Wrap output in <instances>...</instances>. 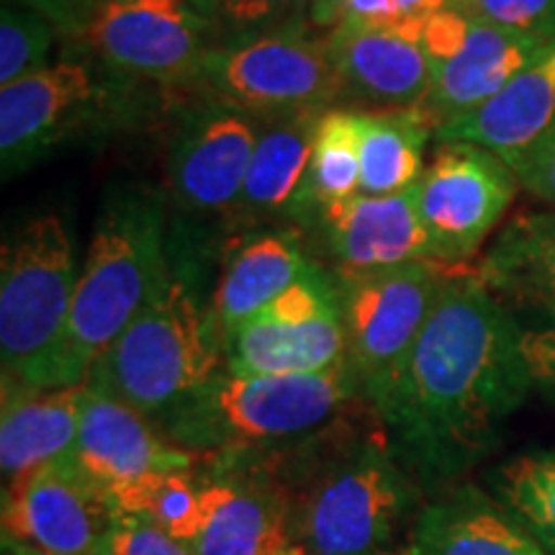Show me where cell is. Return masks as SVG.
<instances>
[{"instance_id": "6da1fadb", "label": "cell", "mask_w": 555, "mask_h": 555, "mask_svg": "<svg viewBox=\"0 0 555 555\" xmlns=\"http://www.w3.org/2000/svg\"><path fill=\"white\" fill-rule=\"evenodd\" d=\"M522 337L476 273L448 275L409 356L363 391L409 474L453 483L499 446L535 388Z\"/></svg>"}, {"instance_id": "7a4b0ae2", "label": "cell", "mask_w": 555, "mask_h": 555, "mask_svg": "<svg viewBox=\"0 0 555 555\" xmlns=\"http://www.w3.org/2000/svg\"><path fill=\"white\" fill-rule=\"evenodd\" d=\"M275 478V476H273ZM296 555H391L420 515V483L386 435L360 437L275 478Z\"/></svg>"}, {"instance_id": "3957f363", "label": "cell", "mask_w": 555, "mask_h": 555, "mask_svg": "<svg viewBox=\"0 0 555 555\" xmlns=\"http://www.w3.org/2000/svg\"><path fill=\"white\" fill-rule=\"evenodd\" d=\"M170 273L163 204L142 191L111 196L80 268L54 388L86 384L95 360L150 307Z\"/></svg>"}, {"instance_id": "277c9868", "label": "cell", "mask_w": 555, "mask_h": 555, "mask_svg": "<svg viewBox=\"0 0 555 555\" xmlns=\"http://www.w3.org/2000/svg\"><path fill=\"white\" fill-rule=\"evenodd\" d=\"M358 388L350 365L314 376H237L221 367L157 427L193 455L237 461L314 435Z\"/></svg>"}, {"instance_id": "5b68a950", "label": "cell", "mask_w": 555, "mask_h": 555, "mask_svg": "<svg viewBox=\"0 0 555 555\" xmlns=\"http://www.w3.org/2000/svg\"><path fill=\"white\" fill-rule=\"evenodd\" d=\"M224 367L211 311L176 273L88 371L86 388L121 401L152 422L168 416Z\"/></svg>"}, {"instance_id": "8992f818", "label": "cell", "mask_w": 555, "mask_h": 555, "mask_svg": "<svg viewBox=\"0 0 555 555\" xmlns=\"http://www.w3.org/2000/svg\"><path fill=\"white\" fill-rule=\"evenodd\" d=\"M78 258L60 214L29 217L0 249V360L3 380L54 388L65 345Z\"/></svg>"}, {"instance_id": "52a82bcc", "label": "cell", "mask_w": 555, "mask_h": 555, "mask_svg": "<svg viewBox=\"0 0 555 555\" xmlns=\"http://www.w3.org/2000/svg\"><path fill=\"white\" fill-rule=\"evenodd\" d=\"M448 275V266L429 260L339 275L347 365L360 393L386 378L409 356Z\"/></svg>"}, {"instance_id": "ba28073f", "label": "cell", "mask_w": 555, "mask_h": 555, "mask_svg": "<svg viewBox=\"0 0 555 555\" xmlns=\"http://www.w3.org/2000/svg\"><path fill=\"white\" fill-rule=\"evenodd\" d=\"M201 78L219 101L247 114H294L324 108L343 93L324 41L291 29L208 50Z\"/></svg>"}, {"instance_id": "9c48e42d", "label": "cell", "mask_w": 555, "mask_h": 555, "mask_svg": "<svg viewBox=\"0 0 555 555\" xmlns=\"http://www.w3.org/2000/svg\"><path fill=\"white\" fill-rule=\"evenodd\" d=\"M116 506L73 455L11 478L3 494V545L34 555H111Z\"/></svg>"}, {"instance_id": "30bf717a", "label": "cell", "mask_w": 555, "mask_h": 555, "mask_svg": "<svg viewBox=\"0 0 555 555\" xmlns=\"http://www.w3.org/2000/svg\"><path fill=\"white\" fill-rule=\"evenodd\" d=\"M509 165L474 144H440L414 185L435 262L463 266L474 258L515 198Z\"/></svg>"}, {"instance_id": "8fae6325", "label": "cell", "mask_w": 555, "mask_h": 555, "mask_svg": "<svg viewBox=\"0 0 555 555\" xmlns=\"http://www.w3.org/2000/svg\"><path fill=\"white\" fill-rule=\"evenodd\" d=\"M214 21L191 0H101L88 18V44L116 73L178 82L201 73Z\"/></svg>"}, {"instance_id": "7c38bea8", "label": "cell", "mask_w": 555, "mask_h": 555, "mask_svg": "<svg viewBox=\"0 0 555 555\" xmlns=\"http://www.w3.org/2000/svg\"><path fill=\"white\" fill-rule=\"evenodd\" d=\"M103 90L82 62L62 60L0 88V163L11 178L95 119Z\"/></svg>"}, {"instance_id": "4fadbf2b", "label": "cell", "mask_w": 555, "mask_h": 555, "mask_svg": "<svg viewBox=\"0 0 555 555\" xmlns=\"http://www.w3.org/2000/svg\"><path fill=\"white\" fill-rule=\"evenodd\" d=\"M196 457L168 440L144 414L80 386V429L73 461L108 496L147 476L196 470Z\"/></svg>"}, {"instance_id": "5bb4252c", "label": "cell", "mask_w": 555, "mask_h": 555, "mask_svg": "<svg viewBox=\"0 0 555 555\" xmlns=\"http://www.w3.org/2000/svg\"><path fill=\"white\" fill-rule=\"evenodd\" d=\"M204 478V512L193 555H296L286 494L268 470L219 463Z\"/></svg>"}, {"instance_id": "9a60e30c", "label": "cell", "mask_w": 555, "mask_h": 555, "mask_svg": "<svg viewBox=\"0 0 555 555\" xmlns=\"http://www.w3.org/2000/svg\"><path fill=\"white\" fill-rule=\"evenodd\" d=\"M258 127L219 101L193 114L170 152V189L193 211H232L245 185Z\"/></svg>"}, {"instance_id": "2e32d148", "label": "cell", "mask_w": 555, "mask_h": 555, "mask_svg": "<svg viewBox=\"0 0 555 555\" xmlns=\"http://www.w3.org/2000/svg\"><path fill=\"white\" fill-rule=\"evenodd\" d=\"M339 275L371 273L406 262H435L427 229L422 224L416 191L391 196H358L319 214Z\"/></svg>"}, {"instance_id": "e0dca14e", "label": "cell", "mask_w": 555, "mask_h": 555, "mask_svg": "<svg viewBox=\"0 0 555 555\" xmlns=\"http://www.w3.org/2000/svg\"><path fill=\"white\" fill-rule=\"evenodd\" d=\"M343 93L378 108H420L433 90V67L420 39L380 26L339 24L324 39Z\"/></svg>"}, {"instance_id": "ac0fdd59", "label": "cell", "mask_w": 555, "mask_h": 555, "mask_svg": "<svg viewBox=\"0 0 555 555\" xmlns=\"http://www.w3.org/2000/svg\"><path fill=\"white\" fill-rule=\"evenodd\" d=\"M555 124V50L530 65L481 106L440 124V144H474L517 170Z\"/></svg>"}, {"instance_id": "d6986e66", "label": "cell", "mask_w": 555, "mask_h": 555, "mask_svg": "<svg viewBox=\"0 0 555 555\" xmlns=\"http://www.w3.org/2000/svg\"><path fill=\"white\" fill-rule=\"evenodd\" d=\"M406 555H547L532 532L494 494L453 483L422 504L409 530Z\"/></svg>"}, {"instance_id": "ffe728a7", "label": "cell", "mask_w": 555, "mask_h": 555, "mask_svg": "<svg viewBox=\"0 0 555 555\" xmlns=\"http://www.w3.org/2000/svg\"><path fill=\"white\" fill-rule=\"evenodd\" d=\"M547 52H553V47L470 16V26L457 50L442 62L429 65L433 90L425 101V111L435 129L481 106Z\"/></svg>"}, {"instance_id": "44dd1931", "label": "cell", "mask_w": 555, "mask_h": 555, "mask_svg": "<svg viewBox=\"0 0 555 555\" xmlns=\"http://www.w3.org/2000/svg\"><path fill=\"white\" fill-rule=\"evenodd\" d=\"M345 365L343 309L309 322L258 314L224 343V367L237 376H314Z\"/></svg>"}, {"instance_id": "7402d4cb", "label": "cell", "mask_w": 555, "mask_h": 555, "mask_svg": "<svg viewBox=\"0 0 555 555\" xmlns=\"http://www.w3.org/2000/svg\"><path fill=\"white\" fill-rule=\"evenodd\" d=\"M314 268L294 232L268 229L240 240L221 270L211 319L221 339L268 309L283 291Z\"/></svg>"}, {"instance_id": "603a6c76", "label": "cell", "mask_w": 555, "mask_h": 555, "mask_svg": "<svg viewBox=\"0 0 555 555\" xmlns=\"http://www.w3.org/2000/svg\"><path fill=\"white\" fill-rule=\"evenodd\" d=\"M80 429V388H29L3 380L0 466L16 478L73 455Z\"/></svg>"}, {"instance_id": "cb8c5ba5", "label": "cell", "mask_w": 555, "mask_h": 555, "mask_svg": "<svg viewBox=\"0 0 555 555\" xmlns=\"http://www.w3.org/2000/svg\"><path fill=\"white\" fill-rule=\"evenodd\" d=\"M476 275L509 309H530L555 322V211L512 219L483 253Z\"/></svg>"}, {"instance_id": "d4e9b609", "label": "cell", "mask_w": 555, "mask_h": 555, "mask_svg": "<svg viewBox=\"0 0 555 555\" xmlns=\"http://www.w3.org/2000/svg\"><path fill=\"white\" fill-rule=\"evenodd\" d=\"M322 111L281 114L258 131L245 185L232 211L242 217H301L311 147Z\"/></svg>"}, {"instance_id": "484cf974", "label": "cell", "mask_w": 555, "mask_h": 555, "mask_svg": "<svg viewBox=\"0 0 555 555\" xmlns=\"http://www.w3.org/2000/svg\"><path fill=\"white\" fill-rule=\"evenodd\" d=\"M360 193L391 196L414 189L425 172V142L435 124L425 108L358 111Z\"/></svg>"}, {"instance_id": "4316f807", "label": "cell", "mask_w": 555, "mask_h": 555, "mask_svg": "<svg viewBox=\"0 0 555 555\" xmlns=\"http://www.w3.org/2000/svg\"><path fill=\"white\" fill-rule=\"evenodd\" d=\"M360 193V124L358 111L324 108L311 147L304 214L324 211ZM301 214V217H304Z\"/></svg>"}, {"instance_id": "83f0119b", "label": "cell", "mask_w": 555, "mask_h": 555, "mask_svg": "<svg viewBox=\"0 0 555 555\" xmlns=\"http://www.w3.org/2000/svg\"><path fill=\"white\" fill-rule=\"evenodd\" d=\"M491 494L555 555V450L512 457L491 474Z\"/></svg>"}, {"instance_id": "f1b7e54d", "label": "cell", "mask_w": 555, "mask_h": 555, "mask_svg": "<svg viewBox=\"0 0 555 555\" xmlns=\"http://www.w3.org/2000/svg\"><path fill=\"white\" fill-rule=\"evenodd\" d=\"M127 515L150 519L191 547L204 512V478L196 470H170L124 486L108 496Z\"/></svg>"}, {"instance_id": "f546056e", "label": "cell", "mask_w": 555, "mask_h": 555, "mask_svg": "<svg viewBox=\"0 0 555 555\" xmlns=\"http://www.w3.org/2000/svg\"><path fill=\"white\" fill-rule=\"evenodd\" d=\"M57 26L29 9L3 5L0 13V88L47 69Z\"/></svg>"}, {"instance_id": "4dcf8cb0", "label": "cell", "mask_w": 555, "mask_h": 555, "mask_svg": "<svg viewBox=\"0 0 555 555\" xmlns=\"http://www.w3.org/2000/svg\"><path fill=\"white\" fill-rule=\"evenodd\" d=\"M214 24L242 34V39L266 37L298 24L311 0H201Z\"/></svg>"}, {"instance_id": "1f68e13d", "label": "cell", "mask_w": 555, "mask_h": 555, "mask_svg": "<svg viewBox=\"0 0 555 555\" xmlns=\"http://www.w3.org/2000/svg\"><path fill=\"white\" fill-rule=\"evenodd\" d=\"M457 9L555 50V0H468Z\"/></svg>"}, {"instance_id": "d6a6232c", "label": "cell", "mask_w": 555, "mask_h": 555, "mask_svg": "<svg viewBox=\"0 0 555 555\" xmlns=\"http://www.w3.org/2000/svg\"><path fill=\"white\" fill-rule=\"evenodd\" d=\"M111 555H193V551L150 519L116 509Z\"/></svg>"}, {"instance_id": "836d02e7", "label": "cell", "mask_w": 555, "mask_h": 555, "mask_svg": "<svg viewBox=\"0 0 555 555\" xmlns=\"http://www.w3.org/2000/svg\"><path fill=\"white\" fill-rule=\"evenodd\" d=\"M522 347L535 388L555 406V322L525 327Z\"/></svg>"}, {"instance_id": "e575fe53", "label": "cell", "mask_w": 555, "mask_h": 555, "mask_svg": "<svg viewBox=\"0 0 555 555\" xmlns=\"http://www.w3.org/2000/svg\"><path fill=\"white\" fill-rule=\"evenodd\" d=\"M515 176L525 191L555 206V124L543 142L525 157Z\"/></svg>"}, {"instance_id": "d590c367", "label": "cell", "mask_w": 555, "mask_h": 555, "mask_svg": "<svg viewBox=\"0 0 555 555\" xmlns=\"http://www.w3.org/2000/svg\"><path fill=\"white\" fill-rule=\"evenodd\" d=\"M5 5L29 9L39 16L50 18L57 29H86L88 18L93 16V0H5Z\"/></svg>"}, {"instance_id": "8d00e7d4", "label": "cell", "mask_w": 555, "mask_h": 555, "mask_svg": "<svg viewBox=\"0 0 555 555\" xmlns=\"http://www.w3.org/2000/svg\"><path fill=\"white\" fill-rule=\"evenodd\" d=\"M350 0H311L309 21L317 29H337L343 24Z\"/></svg>"}, {"instance_id": "74e56055", "label": "cell", "mask_w": 555, "mask_h": 555, "mask_svg": "<svg viewBox=\"0 0 555 555\" xmlns=\"http://www.w3.org/2000/svg\"><path fill=\"white\" fill-rule=\"evenodd\" d=\"M3 553H5V555H34V553L18 551V547H11V545H3Z\"/></svg>"}, {"instance_id": "f35d334b", "label": "cell", "mask_w": 555, "mask_h": 555, "mask_svg": "<svg viewBox=\"0 0 555 555\" xmlns=\"http://www.w3.org/2000/svg\"><path fill=\"white\" fill-rule=\"evenodd\" d=\"M450 3H453V5H463V3H468V0H450Z\"/></svg>"}, {"instance_id": "ab89813d", "label": "cell", "mask_w": 555, "mask_h": 555, "mask_svg": "<svg viewBox=\"0 0 555 555\" xmlns=\"http://www.w3.org/2000/svg\"><path fill=\"white\" fill-rule=\"evenodd\" d=\"M391 555H406V553H404V551H401V553H391Z\"/></svg>"}]
</instances>
